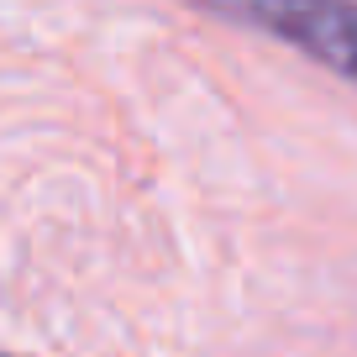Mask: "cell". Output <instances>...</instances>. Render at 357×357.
<instances>
[{
	"instance_id": "1",
	"label": "cell",
	"mask_w": 357,
	"mask_h": 357,
	"mask_svg": "<svg viewBox=\"0 0 357 357\" xmlns=\"http://www.w3.org/2000/svg\"><path fill=\"white\" fill-rule=\"evenodd\" d=\"M221 22L252 26L357 84V0H190Z\"/></svg>"
}]
</instances>
